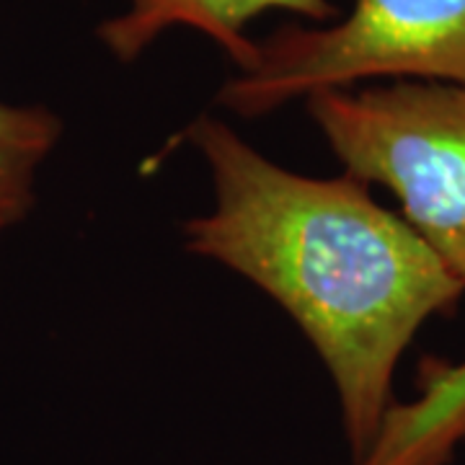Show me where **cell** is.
I'll return each instance as SVG.
<instances>
[{
	"label": "cell",
	"mask_w": 465,
	"mask_h": 465,
	"mask_svg": "<svg viewBox=\"0 0 465 465\" xmlns=\"http://www.w3.org/2000/svg\"><path fill=\"white\" fill-rule=\"evenodd\" d=\"M186 134L215 192L213 210L183 225L186 246L243 274L295 318L329 367L357 463L391 414L403 349L465 287L362 182L292 173L210 114Z\"/></svg>",
	"instance_id": "obj_1"
},
{
	"label": "cell",
	"mask_w": 465,
	"mask_h": 465,
	"mask_svg": "<svg viewBox=\"0 0 465 465\" xmlns=\"http://www.w3.org/2000/svg\"><path fill=\"white\" fill-rule=\"evenodd\" d=\"M308 112L357 182L385 183L465 287V88L393 81L318 91Z\"/></svg>",
	"instance_id": "obj_2"
},
{
	"label": "cell",
	"mask_w": 465,
	"mask_h": 465,
	"mask_svg": "<svg viewBox=\"0 0 465 465\" xmlns=\"http://www.w3.org/2000/svg\"><path fill=\"white\" fill-rule=\"evenodd\" d=\"M256 50L217 94L241 116L378 78L465 88V0H354L339 24H284Z\"/></svg>",
	"instance_id": "obj_3"
},
{
	"label": "cell",
	"mask_w": 465,
	"mask_h": 465,
	"mask_svg": "<svg viewBox=\"0 0 465 465\" xmlns=\"http://www.w3.org/2000/svg\"><path fill=\"white\" fill-rule=\"evenodd\" d=\"M266 11H287L321 26L336 16L331 0H127V11L106 18L96 36L116 63L127 65L163 32L186 26L210 36L243 73L259 54L246 26Z\"/></svg>",
	"instance_id": "obj_4"
},
{
	"label": "cell",
	"mask_w": 465,
	"mask_h": 465,
	"mask_svg": "<svg viewBox=\"0 0 465 465\" xmlns=\"http://www.w3.org/2000/svg\"><path fill=\"white\" fill-rule=\"evenodd\" d=\"M63 134V119L42 104L0 101V235L34 207L42 163Z\"/></svg>",
	"instance_id": "obj_5"
}]
</instances>
